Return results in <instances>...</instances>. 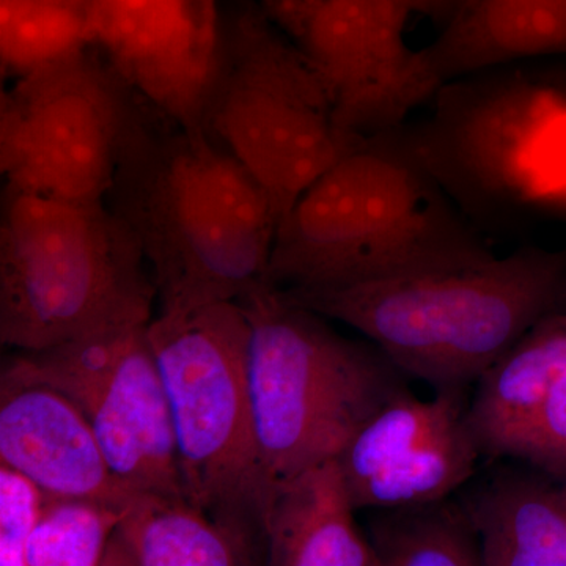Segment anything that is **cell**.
Masks as SVG:
<instances>
[{
  "label": "cell",
  "instance_id": "obj_13",
  "mask_svg": "<svg viewBox=\"0 0 566 566\" xmlns=\"http://www.w3.org/2000/svg\"><path fill=\"white\" fill-rule=\"evenodd\" d=\"M482 455L468 423L463 389L422 400L395 395L342 452L357 510L441 501L474 474Z\"/></svg>",
  "mask_w": 566,
  "mask_h": 566
},
{
  "label": "cell",
  "instance_id": "obj_4",
  "mask_svg": "<svg viewBox=\"0 0 566 566\" xmlns=\"http://www.w3.org/2000/svg\"><path fill=\"white\" fill-rule=\"evenodd\" d=\"M139 240L102 203L11 189L0 226V342L44 352L150 323L156 283Z\"/></svg>",
  "mask_w": 566,
  "mask_h": 566
},
{
  "label": "cell",
  "instance_id": "obj_3",
  "mask_svg": "<svg viewBox=\"0 0 566 566\" xmlns=\"http://www.w3.org/2000/svg\"><path fill=\"white\" fill-rule=\"evenodd\" d=\"M114 189V211L153 268L163 314L240 301L268 285L277 214L262 186L210 134L181 129L169 140L148 134Z\"/></svg>",
  "mask_w": 566,
  "mask_h": 566
},
{
  "label": "cell",
  "instance_id": "obj_10",
  "mask_svg": "<svg viewBox=\"0 0 566 566\" xmlns=\"http://www.w3.org/2000/svg\"><path fill=\"white\" fill-rule=\"evenodd\" d=\"M147 327L136 324L44 352L22 353L2 378L40 382L70 398L125 485L186 495L169 401Z\"/></svg>",
  "mask_w": 566,
  "mask_h": 566
},
{
  "label": "cell",
  "instance_id": "obj_20",
  "mask_svg": "<svg viewBox=\"0 0 566 566\" xmlns=\"http://www.w3.org/2000/svg\"><path fill=\"white\" fill-rule=\"evenodd\" d=\"M370 545L381 566H483L468 510L447 499L376 510Z\"/></svg>",
  "mask_w": 566,
  "mask_h": 566
},
{
  "label": "cell",
  "instance_id": "obj_27",
  "mask_svg": "<svg viewBox=\"0 0 566 566\" xmlns=\"http://www.w3.org/2000/svg\"><path fill=\"white\" fill-rule=\"evenodd\" d=\"M279 2H303V0H266L268 3H279Z\"/></svg>",
  "mask_w": 566,
  "mask_h": 566
},
{
  "label": "cell",
  "instance_id": "obj_18",
  "mask_svg": "<svg viewBox=\"0 0 566 566\" xmlns=\"http://www.w3.org/2000/svg\"><path fill=\"white\" fill-rule=\"evenodd\" d=\"M565 354L566 327L553 312L480 376L468 423L482 455L524 460Z\"/></svg>",
  "mask_w": 566,
  "mask_h": 566
},
{
  "label": "cell",
  "instance_id": "obj_2",
  "mask_svg": "<svg viewBox=\"0 0 566 566\" xmlns=\"http://www.w3.org/2000/svg\"><path fill=\"white\" fill-rule=\"evenodd\" d=\"M565 277L562 253L526 248L352 285L281 292L359 331L403 374L438 390L463 389L556 312Z\"/></svg>",
  "mask_w": 566,
  "mask_h": 566
},
{
  "label": "cell",
  "instance_id": "obj_17",
  "mask_svg": "<svg viewBox=\"0 0 566 566\" xmlns=\"http://www.w3.org/2000/svg\"><path fill=\"white\" fill-rule=\"evenodd\" d=\"M256 547L264 545L240 528L219 523L186 495L139 491L123 509L102 565H252Z\"/></svg>",
  "mask_w": 566,
  "mask_h": 566
},
{
  "label": "cell",
  "instance_id": "obj_14",
  "mask_svg": "<svg viewBox=\"0 0 566 566\" xmlns=\"http://www.w3.org/2000/svg\"><path fill=\"white\" fill-rule=\"evenodd\" d=\"M0 463L29 476L50 497L125 509L139 493L114 474L80 408L40 382L2 378Z\"/></svg>",
  "mask_w": 566,
  "mask_h": 566
},
{
  "label": "cell",
  "instance_id": "obj_8",
  "mask_svg": "<svg viewBox=\"0 0 566 566\" xmlns=\"http://www.w3.org/2000/svg\"><path fill=\"white\" fill-rule=\"evenodd\" d=\"M430 115L398 128L450 199L566 207V92L501 66L447 82Z\"/></svg>",
  "mask_w": 566,
  "mask_h": 566
},
{
  "label": "cell",
  "instance_id": "obj_1",
  "mask_svg": "<svg viewBox=\"0 0 566 566\" xmlns=\"http://www.w3.org/2000/svg\"><path fill=\"white\" fill-rule=\"evenodd\" d=\"M398 128L367 137L279 222L268 285L326 289L493 255Z\"/></svg>",
  "mask_w": 566,
  "mask_h": 566
},
{
  "label": "cell",
  "instance_id": "obj_23",
  "mask_svg": "<svg viewBox=\"0 0 566 566\" xmlns=\"http://www.w3.org/2000/svg\"><path fill=\"white\" fill-rule=\"evenodd\" d=\"M44 497L29 476L0 463V565L25 566L29 539L39 523Z\"/></svg>",
  "mask_w": 566,
  "mask_h": 566
},
{
  "label": "cell",
  "instance_id": "obj_26",
  "mask_svg": "<svg viewBox=\"0 0 566 566\" xmlns=\"http://www.w3.org/2000/svg\"><path fill=\"white\" fill-rule=\"evenodd\" d=\"M39 2L52 3V6L66 7V9L80 10L92 14L93 0H39Z\"/></svg>",
  "mask_w": 566,
  "mask_h": 566
},
{
  "label": "cell",
  "instance_id": "obj_22",
  "mask_svg": "<svg viewBox=\"0 0 566 566\" xmlns=\"http://www.w3.org/2000/svg\"><path fill=\"white\" fill-rule=\"evenodd\" d=\"M123 509L91 499L44 497L25 553V566L103 564Z\"/></svg>",
  "mask_w": 566,
  "mask_h": 566
},
{
  "label": "cell",
  "instance_id": "obj_5",
  "mask_svg": "<svg viewBox=\"0 0 566 566\" xmlns=\"http://www.w3.org/2000/svg\"><path fill=\"white\" fill-rule=\"evenodd\" d=\"M238 303L249 324V392L271 504L283 480L340 457L360 428L406 389L403 371L379 349L335 334L322 315L275 286H260Z\"/></svg>",
  "mask_w": 566,
  "mask_h": 566
},
{
  "label": "cell",
  "instance_id": "obj_28",
  "mask_svg": "<svg viewBox=\"0 0 566 566\" xmlns=\"http://www.w3.org/2000/svg\"><path fill=\"white\" fill-rule=\"evenodd\" d=\"M557 315H558V318L562 319V323L565 324V327H566V311L564 312H557Z\"/></svg>",
  "mask_w": 566,
  "mask_h": 566
},
{
  "label": "cell",
  "instance_id": "obj_16",
  "mask_svg": "<svg viewBox=\"0 0 566 566\" xmlns=\"http://www.w3.org/2000/svg\"><path fill=\"white\" fill-rule=\"evenodd\" d=\"M423 54L441 87L480 71L566 55V0H468Z\"/></svg>",
  "mask_w": 566,
  "mask_h": 566
},
{
  "label": "cell",
  "instance_id": "obj_24",
  "mask_svg": "<svg viewBox=\"0 0 566 566\" xmlns=\"http://www.w3.org/2000/svg\"><path fill=\"white\" fill-rule=\"evenodd\" d=\"M524 461L566 483V354L536 420Z\"/></svg>",
  "mask_w": 566,
  "mask_h": 566
},
{
  "label": "cell",
  "instance_id": "obj_15",
  "mask_svg": "<svg viewBox=\"0 0 566 566\" xmlns=\"http://www.w3.org/2000/svg\"><path fill=\"white\" fill-rule=\"evenodd\" d=\"M340 458L316 461L275 488L264 517L273 566H381L354 520Z\"/></svg>",
  "mask_w": 566,
  "mask_h": 566
},
{
  "label": "cell",
  "instance_id": "obj_21",
  "mask_svg": "<svg viewBox=\"0 0 566 566\" xmlns=\"http://www.w3.org/2000/svg\"><path fill=\"white\" fill-rule=\"evenodd\" d=\"M88 46H95L91 13L39 0H0L3 74L22 77Z\"/></svg>",
  "mask_w": 566,
  "mask_h": 566
},
{
  "label": "cell",
  "instance_id": "obj_25",
  "mask_svg": "<svg viewBox=\"0 0 566 566\" xmlns=\"http://www.w3.org/2000/svg\"><path fill=\"white\" fill-rule=\"evenodd\" d=\"M390 2L401 7L409 14L428 18L442 29L463 10L468 0H390Z\"/></svg>",
  "mask_w": 566,
  "mask_h": 566
},
{
  "label": "cell",
  "instance_id": "obj_7",
  "mask_svg": "<svg viewBox=\"0 0 566 566\" xmlns=\"http://www.w3.org/2000/svg\"><path fill=\"white\" fill-rule=\"evenodd\" d=\"M205 126L262 186L279 222L319 175L367 139L342 128L307 55L253 7L222 22Z\"/></svg>",
  "mask_w": 566,
  "mask_h": 566
},
{
  "label": "cell",
  "instance_id": "obj_12",
  "mask_svg": "<svg viewBox=\"0 0 566 566\" xmlns=\"http://www.w3.org/2000/svg\"><path fill=\"white\" fill-rule=\"evenodd\" d=\"M95 46L123 81L177 123L207 133L222 57L216 0H93Z\"/></svg>",
  "mask_w": 566,
  "mask_h": 566
},
{
  "label": "cell",
  "instance_id": "obj_9",
  "mask_svg": "<svg viewBox=\"0 0 566 566\" xmlns=\"http://www.w3.org/2000/svg\"><path fill=\"white\" fill-rule=\"evenodd\" d=\"M88 46L20 77L0 104V166L17 191L102 203L148 136L133 88Z\"/></svg>",
  "mask_w": 566,
  "mask_h": 566
},
{
  "label": "cell",
  "instance_id": "obj_6",
  "mask_svg": "<svg viewBox=\"0 0 566 566\" xmlns=\"http://www.w3.org/2000/svg\"><path fill=\"white\" fill-rule=\"evenodd\" d=\"M185 493L219 523L264 542L270 495L248 378L249 324L238 301L148 323Z\"/></svg>",
  "mask_w": 566,
  "mask_h": 566
},
{
  "label": "cell",
  "instance_id": "obj_11",
  "mask_svg": "<svg viewBox=\"0 0 566 566\" xmlns=\"http://www.w3.org/2000/svg\"><path fill=\"white\" fill-rule=\"evenodd\" d=\"M268 14L307 55L342 128L356 136L400 128L441 88L423 50L406 41L411 14L390 0L268 3Z\"/></svg>",
  "mask_w": 566,
  "mask_h": 566
},
{
  "label": "cell",
  "instance_id": "obj_19",
  "mask_svg": "<svg viewBox=\"0 0 566 566\" xmlns=\"http://www.w3.org/2000/svg\"><path fill=\"white\" fill-rule=\"evenodd\" d=\"M465 510L483 566H566V483L506 476Z\"/></svg>",
  "mask_w": 566,
  "mask_h": 566
}]
</instances>
